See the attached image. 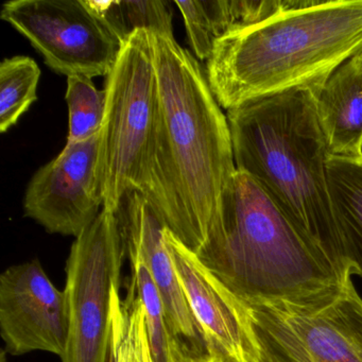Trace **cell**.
I'll return each instance as SVG.
<instances>
[{"instance_id": "cell-1", "label": "cell", "mask_w": 362, "mask_h": 362, "mask_svg": "<svg viewBox=\"0 0 362 362\" xmlns=\"http://www.w3.org/2000/svg\"><path fill=\"white\" fill-rule=\"evenodd\" d=\"M156 124L139 192L167 230L198 253L236 173L228 117L194 54L154 35Z\"/></svg>"}, {"instance_id": "cell-2", "label": "cell", "mask_w": 362, "mask_h": 362, "mask_svg": "<svg viewBox=\"0 0 362 362\" xmlns=\"http://www.w3.org/2000/svg\"><path fill=\"white\" fill-rule=\"evenodd\" d=\"M196 255L243 304L315 306L336 298L351 279L238 170Z\"/></svg>"}, {"instance_id": "cell-3", "label": "cell", "mask_w": 362, "mask_h": 362, "mask_svg": "<svg viewBox=\"0 0 362 362\" xmlns=\"http://www.w3.org/2000/svg\"><path fill=\"white\" fill-rule=\"evenodd\" d=\"M362 52V0H293L268 20L233 31L207 60L206 77L226 111L311 90Z\"/></svg>"}, {"instance_id": "cell-4", "label": "cell", "mask_w": 362, "mask_h": 362, "mask_svg": "<svg viewBox=\"0 0 362 362\" xmlns=\"http://www.w3.org/2000/svg\"><path fill=\"white\" fill-rule=\"evenodd\" d=\"M236 169L247 173L345 276L328 184L327 144L310 90L226 111Z\"/></svg>"}, {"instance_id": "cell-5", "label": "cell", "mask_w": 362, "mask_h": 362, "mask_svg": "<svg viewBox=\"0 0 362 362\" xmlns=\"http://www.w3.org/2000/svg\"><path fill=\"white\" fill-rule=\"evenodd\" d=\"M105 90L97 190L103 209L116 213L124 197L141 190L153 134L158 99L153 33L139 30L124 42L105 77Z\"/></svg>"}, {"instance_id": "cell-6", "label": "cell", "mask_w": 362, "mask_h": 362, "mask_svg": "<svg viewBox=\"0 0 362 362\" xmlns=\"http://www.w3.org/2000/svg\"><path fill=\"white\" fill-rule=\"evenodd\" d=\"M124 255L117 216L103 209L76 238L67 259L69 334L62 362L111 360L114 296Z\"/></svg>"}, {"instance_id": "cell-7", "label": "cell", "mask_w": 362, "mask_h": 362, "mask_svg": "<svg viewBox=\"0 0 362 362\" xmlns=\"http://www.w3.org/2000/svg\"><path fill=\"white\" fill-rule=\"evenodd\" d=\"M243 305L260 362H362V298L351 279L315 306Z\"/></svg>"}, {"instance_id": "cell-8", "label": "cell", "mask_w": 362, "mask_h": 362, "mask_svg": "<svg viewBox=\"0 0 362 362\" xmlns=\"http://www.w3.org/2000/svg\"><path fill=\"white\" fill-rule=\"evenodd\" d=\"M0 18L11 25L57 74L107 77L124 44L90 0H13Z\"/></svg>"}, {"instance_id": "cell-9", "label": "cell", "mask_w": 362, "mask_h": 362, "mask_svg": "<svg viewBox=\"0 0 362 362\" xmlns=\"http://www.w3.org/2000/svg\"><path fill=\"white\" fill-rule=\"evenodd\" d=\"M116 216L126 255L130 262L139 260L147 267L160 292L173 343V362L181 358L213 362L167 245L166 226L139 192L124 197Z\"/></svg>"}, {"instance_id": "cell-10", "label": "cell", "mask_w": 362, "mask_h": 362, "mask_svg": "<svg viewBox=\"0 0 362 362\" xmlns=\"http://www.w3.org/2000/svg\"><path fill=\"white\" fill-rule=\"evenodd\" d=\"M0 332L10 355L42 351L64 357L69 300L39 260L9 267L0 275Z\"/></svg>"}, {"instance_id": "cell-11", "label": "cell", "mask_w": 362, "mask_h": 362, "mask_svg": "<svg viewBox=\"0 0 362 362\" xmlns=\"http://www.w3.org/2000/svg\"><path fill=\"white\" fill-rule=\"evenodd\" d=\"M100 134L66 143L54 160L37 171L27 187L25 215L52 234L77 238L100 214L97 190Z\"/></svg>"}, {"instance_id": "cell-12", "label": "cell", "mask_w": 362, "mask_h": 362, "mask_svg": "<svg viewBox=\"0 0 362 362\" xmlns=\"http://www.w3.org/2000/svg\"><path fill=\"white\" fill-rule=\"evenodd\" d=\"M165 239L211 361L260 362L257 341L243 305L167 228Z\"/></svg>"}, {"instance_id": "cell-13", "label": "cell", "mask_w": 362, "mask_h": 362, "mask_svg": "<svg viewBox=\"0 0 362 362\" xmlns=\"http://www.w3.org/2000/svg\"><path fill=\"white\" fill-rule=\"evenodd\" d=\"M310 92L329 156L362 158V52Z\"/></svg>"}, {"instance_id": "cell-14", "label": "cell", "mask_w": 362, "mask_h": 362, "mask_svg": "<svg viewBox=\"0 0 362 362\" xmlns=\"http://www.w3.org/2000/svg\"><path fill=\"white\" fill-rule=\"evenodd\" d=\"M173 4L183 16L192 52L198 60L207 61L220 40L288 9L292 0H175Z\"/></svg>"}, {"instance_id": "cell-15", "label": "cell", "mask_w": 362, "mask_h": 362, "mask_svg": "<svg viewBox=\"0 0 362 362\" xmlns=\"http://www.w3.org/2000/svg\"><path fill=\"white\" fill-rule=\"evenodd\" d=\"M327 171L345 270L362 277V158L329 156Z\"/></svg>"}, {"instance_id": "cell-16", "label": "cell", "mask_w": 362, "mask_h": 362, "mask_svg": "<svg viewBox=\"0 0 362 362\" xmlns=\"http://www.w3.org/2000/svg\"><path fill=\"white\" fill-rule=\"evenodd\" d=\"M90 1L122 44L139 30L173 37V3L168 0Z\"/></svg>"}, {"instance_id": "cell-17", "label": "cell", "mask_w": 362, "mask_h": 362, "mask_svg": "<svg viewBox=\"0 0 362 362\" xmlns=\"http://www.w3.org/2000/svg\"><path fill=\"white\" fill-rule=\"evenodd\" d=\"M41 69L30 57L5 59L0 64V131H9L37 100Z\"/></svg>"}, {"instance_id": "cell-18", "label": "cell", "mask_w": 362, "mask_h": 362, "mask_svg": "<svg viewBox=\"0 0 362 362\" xmlns=\"http://www.w3.org/2000/svg\"><path fill=\"white\" fill-rule=\"evenodd\" d=\"M110 362H154L143 305L132 287L124 300L120 290L114 296Z\"/></svg>"}, {"instance_id": "cell-19", "label": "cell", "mask_w": 362, "mask_h": 362, "mask_svg": "<svg viewBox=\"0 0 362 362\" xmlns=\"http://www.w3.org/2000/svg\"><path fill=\"white\" fill-rule=\"evenodd\" d=\"M69 107L67 143H82L100 134L107 110V92L98 90L92 78L71 76L67 78Z\"/></svg>"}, {"instance_id": "cell-20", "label": "cell", "mask_w": 362, "mask_h": 362, "mask_svg": "<svg viewBox=\"0 0 362 362\" xmlns=\"http://www.w3.org/2000/svg\"><path fill=\"white\" fill-rule=\"evenodd\" d=\"M131 287L143 305L146 327L154 362H173V343L167 324L164 304L147 267L139 260H131Z\"/></svg>"}, {"instance_id": "cell-21", "label": "cell", "mask_w": 362, "mask_h": 362, "mask_svg": "<svg viewBox=\"0 0 362 362\" xmlns=\"http://www.w3.org/2000/svg\"><path fill=\"white\" fill-rule=\"evenodd\" d=\"M175 362H211V361H199V360L188 359V358H181V359L175 360Z\"/></svg>"}]
</instances>
